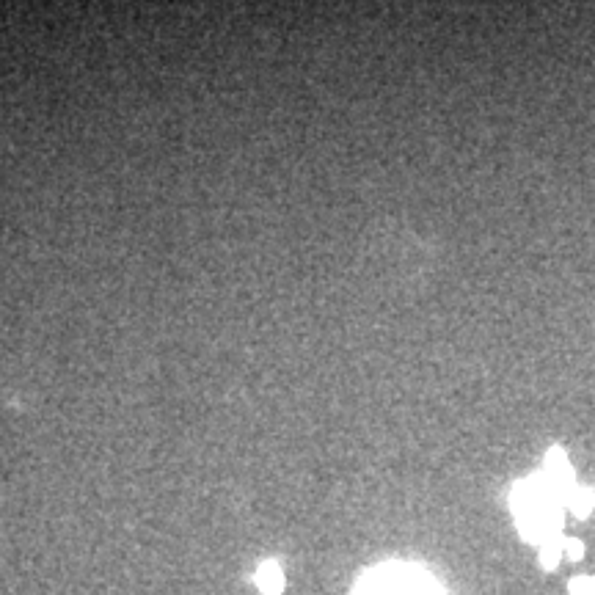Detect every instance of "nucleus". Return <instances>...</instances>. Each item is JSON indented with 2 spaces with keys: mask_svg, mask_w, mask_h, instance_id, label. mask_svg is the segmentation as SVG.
Returning <instances> with one entry per match:
<instances>
[{
  "mask_svg": "<svg viewBox=\"0 0 595 595\" xmlns=\"http://www.w3.org/2000/svg\"><path fill=\"white\" fill-rule=\"evenodd\" d=\"M510 507H513V516H516L521 535L532 543H538L540 549L560 540L565 502L546 483L543 474L521 480L510 494Z\"/></svg>",
  "mask_w": 595,
  "mask_h": 595,
  "instance_id": "obj_1",
  "label": "nucleus"
},
{
  "mask_svg": "<svg viewBox=\"0 0 595 595\" xmlns=\"http://www.w3.org/2000/svg\"><path fill=\"white\" fill-rule=\"evenodd\" d=\"M353 595H444L441 584L419 565L386 562L361 576Z\"/></svg>",
  "mask_w": 595,
  "mask_h": 595,
  "instance_id": "obj_2",
  "label": "nucleus"
},
{
  "mask_svg": "<svg viewBox=\"0 0 595 595\" xmlns=\"http://www.w3.org/2000/svg\"><path fill=\"white\" fill-rule=\"evenodd\" d=\"M257 587L265 595H279L284 590V573L276 562H262L257 571Z\"/></svg>",
  "mask_w": 595,
  "mask_h": 595,
  "instance_id": "obj_3",
  "label": "nucleus"
},
{
  "mask_svg": "<svg viewBox=\"0 0 595 595\" xmlns=\"http://www.w3.org/2000/svg\"><path fill=\"white\" fill-rule=\"evenodd\" d=\"M571 593L573 595H595V576H582V579H573Z\"/></svg>",
  "mask_w": 595,
  "mask_h": 595,
  "instance_id": "obj_4",
  "label": "nucleus"
}]
</instances>
